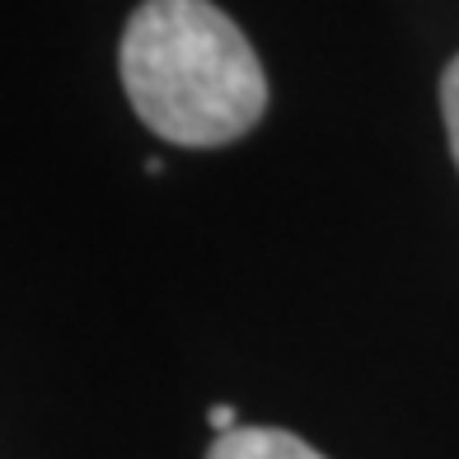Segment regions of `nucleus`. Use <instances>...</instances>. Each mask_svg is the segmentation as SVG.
Listing matches in <instances>:
<instances>
[{
	"label": "nucleus",
	"mask_w": 459,
	"mask_h": 459,
	"mask_svg": "<svg viewBox=\"0 0 459 459\" xmlns=\"http://www.w3.org/2000/svg\"><path fill=\"white\" fill-rule=\"evenodd\" d=\"M136 117L174 145H230L267 113V75L244 29L212 0H145L122 33Z\"/></svg>",
	"instance_id": "1"
},
{
	"label": "nucleus",
	"mask_w": 459,
	"mask_h": 459,
	"mask_svg": "<svg viewBox=\"0 0 459 459\" xmlns=\"http://www.w3.org/2000/svg\"><path fill=\"white\" fill-rule=\"evenodd\" d=\"M206 459H324V455L281 427H235L216 436Z\"/></svg>",
	"instance_id": "2"
},
{
	"label": "nucleus",
	"mask_w": 459,
	"mask_h": 459,
	"mask_svg": "<svg viewBox=\"0 0 459 459\" xmlns=\"http://www.w3.org/2000/svg\"><path fill=\"white\" fill-rule=\"evenodd\" d=\"M441 113H446V136H450V155L459 164V56L441 75Z\"/></svg>",
	"instance_id": "3"
},
{
	"label": "nucleus",
	"mask_w": 459,
	"mask_h": 459,
	"mask_svg": "<svg viewBox=\"0 0 459 459\" xmlns=\"http://www.w3.org/2000/svg\"><path fill=\"white\" fill-rule=\"evenodd\" d=\"M206 422H212V431H216V436H225V431H235V427H239V417H235V408H230V403H212Z\"/></svg>",
	"instance_id": "4"
}]
</instances>
